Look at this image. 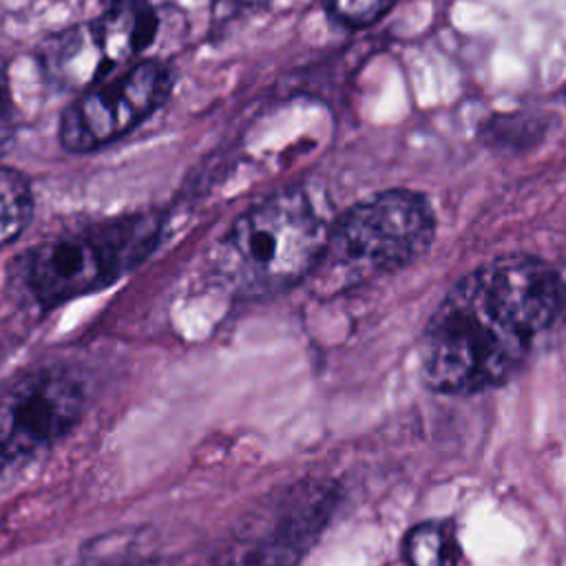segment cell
Returning <instances> with one entry per match:
<instances>
[{"label": "cell", "mask_w": 566, "mask_h": 566, "mask_svg": "<svg viewBox=\"0 0 566 566\" xmlns=\"http://www.w3.org/2000/svg\"><path fill=\"white\" fill-rule=\"evenodd\" d=\"M172 75L155 57L88 86L60 117V144L69 153L97 150L150 117L170 95Z\"/></svg>", "instance_id": "obj_6"}, {"label": "cell", "mask_w": 566, "mask_h": 566, "mask_svg": "<svg viewBox=\"0 0 566 566\" xmlns=\"http://www.w3.org/2000/svg\"><path fill=\"white\" fill-rule=\"evenodd\" d=\"M80 385L51 369L0 380V458L15 462L62 440L82 418Z\"/></svg>", "instance_id": "obj_7"}, {"label": "cell", "mask_w": 566, "mask_h": 566, "mask_svg": "<svg viewBox=\"0 0 566 566\" xmlns=\"http://www.w3.org/2000/svg\"><path fill=\"white\" fill-rule=\"evenodd\" d=\"M325 11L347 29H367L380 22L396 0H325Z\"/></svg>", "instance_id": "obj_11"}, {"label": "cell", "mask_w": 566, "mask_h": 566, "mask_svg": "<svg viewBox=\"0 0 566 566\" xmlns=\"http://www.w3.org/2000/svg\"><path fill=\"white\" fill-rule=\"evenodd\" d=\"M566 327V281L531 254L467 272L429 316L418 352L427 389L471 396L511 380Z\"/></svg>", "instance_id": "obj_1"}, {"label": "cell", "mask_w": 566, "mask_h": 566, "mask_svg": "<svg viewBox=\"0 0 566 566\" xmlns=\"http://www.w3.org/2000/svg\"><path fill=\"white\" fill-rule=\"evenodd\" d=\"M159 29L148 0L106 2L99 18L53 35L42 44L44 73L60 86L88 88L113 69L146 51Z\"/></svg>", "instance_id": "obj_5"}, {"label": "cell", "mask_w": 566, "mask_h": 566, "mask_svg": "<svg viewBox=\"0 0 566 566\" xmlns=\"http://www.w3.org/2000/svg\"><path fill=\"white\" fill-rule=\"evenodd\" d=\"M161 217L126 214L49 239L22 259V279L33 301L51 310L102 290L137 268L157 245Z\"/></svg>", "instance_id": "obj_4"}, {"label": "cell", "mask_w": 566, "mask_h": 566, "mask_svg": "<svg viewBox=\"0 0 566 566\" xmlns=\"http://www.w3.org/2000/svg\"><path fill=\"white\" fill-rule=\"evenodd\" d=\"M407 566H458L460 542L451 520H427L413 524L402 539Z\"/></svg>", "instance_id": "obj_9"}, {"label": "cell", "mask_w": 566, "mask_h": 566, "mask_svg": "<svg viewBox=\"0 0 566 566\" xmlns=\"http://www.w3.org/2000/svg\"><path fill=\"white\" fill-rule=\"evenodd\" d=\"M15 133V113L7 75L0 71V155L11 146Z\"/></svg>", "instance_id": "obj_12"}, {"label": "cell", "mask_w": 566, "mask_h": 566, "mask_svg": "<svg viewBox=\"0 0 566 566\" xmlns=\"http://www.w3.org/2000/svg\"><path fill=\"white\" fill-rule=\"evenodd\" d=\"M33 214L31 186L22 172L0 166V245L22 234Z\"/></svg>", "instance_id": "obj_10"}, {"label": "cell", "mask_w": 566, "mask_h": 566, "mask_svg": "<svg viewBox=\"0 0 566 566\" xmlns=\"http://www.w3.org/2000/svg\"><path fill=\"white\" fill-rule=\"evenodd\" d=\"M336 502L338 486L329 480L292 484L245 522L232 564L294 566L327 526Z\"/></svg>", "instance_id": "obj_8"}, {"label": "cell", "mask_w": 566, "mask_h": 566, "mask_svg": "<svg viewBox=\"0 0 566 566\" xmlns=\"http://www.w3.org/2000/svg\"><path fill=\"white\" fill-rule=\"evenodd\" d=\"M436 239V214L422 192L394 188L354 203L334 226L312 274L340 292L402 270Z\"/></svg>", "instance_id": "obj_3"}, {"label": "cell", "mask_w": 566, "mask_h": 566, "mask_svg": "<svg viewBox=\"0 0 566 566\" xmlns=\"http://www.w3.org/2000/svg\"><path fill=\"white\" fill-rule=\"evenodd\" d=\"M329 232L310 190L290 186L234 219L219 243L217 268L239 292H281L316 270Z\"/></svg>", "instance_id": "obj_2"}]
</instances>
